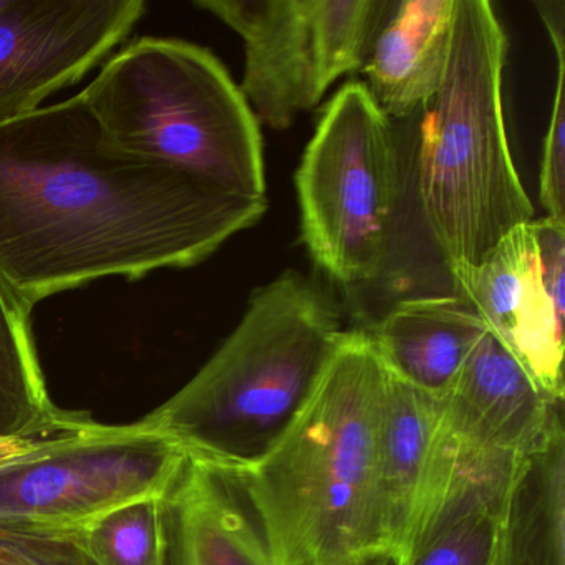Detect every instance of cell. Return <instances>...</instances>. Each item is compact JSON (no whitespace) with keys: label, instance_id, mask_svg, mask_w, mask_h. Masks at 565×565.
Segmentation results:
<instances>
[{"label":"cell","instance_id":"1","mask_svg":"<svg viewBox=\"0 0 565 565\" xmlns=\"http://www.w3.org/2000/svg\"><path fill=\"white\" fill-rule=\"evenodd\" d=\"M266 211L118 147L81 94L0 125V277L32 306L196 266Z\"/></svg>","mask_w":565,"mask_h":565},{"label":"cell","instance_id":"2","mask_svg":"<svg viewBox=\"0 0 565 565\" xmlns=\"http://www.w3.org/2000/svg\"><path fill=\"white\" fill-rule=\"evenodd\" d=\"M385 382L365 330H345L292 425L237 472L284 565H386L373 519Z\"/></svg>","mask_w":565,"mask_h":565},{"label":"cell","instance_id":"3","mask_svg":"<svg viewBox=\"0 0 565 565\" xmlns=\"http://www.w3.org/2000/svg\"><path fill=\"white\" fill-rule=\"evenodd\" d=\"M343 333L335 300L287 270L254 290L217 352L143 419L174 439L188 459L249 471L292 425Z\"/></svg>","mask_w":565,"mask_h":565},{"label":"cell","instance_id":"4","mask_svg":"<svg viewBox=\"0 0 565 565\" xmlns=\"http://www.w3.org/2000/svg\"><path fill=\"white\" fill-rule=\"evenodd\" d=\"M504 29L488 0H456L451 54L423 108L416 194L446 273L475 266L505 234L534 220L502 108Z\"/></svg>","mask_w":565,"mask_h":565},{"label":"cell","instance_id":"5","mask_svg":"<svg viewBox=\"0 0 565 565\" xmlns=\"http://www.w3.org/2000/svg\"><path fill=\"white\" fill-rule=\"evenodd\" d=\"M81 95L124 150L227 193L267 200L259 124L207 49L180 39H137Z\"/></svg>","mask_w":565,"mask_h":565},{"label":"cell","instance_id":"6","mask_svg":"<svg viewBox=\"0 0 565 565\" xmlns=\"http://www.w3.org/2000/svg\"><path fill=\"white\" fill-rule=\"evenodd\" d=\"M399 163L395 124L365 85H343L296 173L302 243L339 286H365L385 267L402 194Z\"/></svg>","mask_w":565,"mask_h":565},{"label":"cell","instance_id":"7","mask_svg":"<svg viewBox=\"0 0 565 565\" xmlns=\"http://www.w3.org/2000/svg\"><path fill=\"white\" fill-rule=\"evenodd\" d=\"M561 415L564 402L547 395L486 330L438 398L431 465L409 551L451 502L471 494L502 501L522 459Z\"/></svg>","mask_w":565,"mask_h":565},{"label":"cell","instance_id":"8","mask_svg":"<svg viewBox=\"0 0 565 565\" xmlns=\"http://www.w3.org/2000/svg\"><path fill=\"white\" fill-rule=\"evenodd\" d=\"M393 0H198L244 42L243 84L257 124L292 127L365 64Z\"/></svg>","mask_w":565,"mask_h":565},{"label":"cell","instance_id":"9","mask_svg":"<svg viewBox=\"0 0 565 565\" xmlns=\"http://www.w3.org/2000/svg\"><path fill=\"white\" fill-rule=\"evenodd\" d=\"M186 462L183 448L143 418L104 425L61 455L0 475V529L77 541L127 505L170 498Z\"/></svg>","mask_w":565,"mask_h":565},{"label":"cell","instance_id":"10","mask_svg":"<svg viewBox=\"0 0 565 565\" xmlns=\"http://www.w3.org/2000/svg\"><path fill=\"white\" fill-rule=\"evenodd\" d=\"M451 294L552 398L564 402L565 223L541 217L505 234L475 266L449 269Z\"/></svg>","mask_w":565,"mask_h":565},{"label":"cell","instance_id":"11","mask_svg":"<svg viewBox=\"0 0 565 565\" xmlns=\"http://www.w3.org/2000/svg\"><path fill=\"white\" fill-rule=\"evenodd\" d=\"M145 11L143 0H11L0 15V125L78 84Z\"/></svg>","mask_w":565,"mask_h":565},{"label":"cell","instance_id":"12","mask_svg":"<svg viewBox=\"0 0 565 565\" xmlns=\"http://www.w3.org/2000/svg\"><path fill=\"white\" fill-rule=\"evenodd\" d=\"M438 423V398L386 369L373 469V519L386 565L405 561L422 512Z\"/></svg>","mask_w":565,"mask_h":565},{"label":"cell","instance_id":"13","mask_svg":"<svg viewBox=\"0 0 565 565\" xmlns=\"http://www.w3.org/2000/svg\"><path fill=\"white\" fill-rule=\"evenodd\" d=\"M168 508L171 565H284L237 472L188 459Z\"/></svg>","mask_w":565,"mask_h":565},{"label":"cell","instance_id":"14","mask_svg":"<svg viewBox=\"0 0 565 565\" xmlns=\"http://www.w3.org/2000/svg\"><path fill=\"white\" fill-rule=\"evenodd\" d=\"M456 0H393L362 71L393 124L415 118L438 94L451 54Z\"/></svg>","mask_w":565,"mask_h":565},{"label":"cell","instance_id":"15","mask_svg":"<svg viewBox=\"0 0 565 565\" xmlns=\"http://www.w3.org/2000/svg\"><path fill=\"white\" fill-rule=\"evenodd\" d=\"M363 330L393 375L441 398L488 329L462 297L448 292L399 300Z\"/></svg>","mask_w":565,"mask_h":565},{"label":"cell","instance_id":"16","mask_svg":"<svg viewBox=\"0 0 565 565\" xmlns=\"http://www.w3.org/2000/svg\"><path fill=\"white\" fill-rule=\"evenodd\" d=\"M491 565H565L564 415L509 482Z\"/></svg>","mask_w":565,"mask_h":565},{"label":"cell","instance_id":"17","mask_svg":"<svg viewBox=\"0 0 565 565\" xmlns=\"http://www.w3.org/2000/svg\"><path fill=\"white\" fill-rule=\"evenodd\" d=\"M32 306L0 277V436L58 438L97 425L49 395L32 333Z\"/></svg>","mask_w":565,"mask_h":565},{"label":"cell","instance_id":"18","mask_svg":"<svg viewBox=\"0 0 565 565\" xmlns=\"http://www.w3.org/2000/svg\"><path fill=\"white\" fill-rule=\"evenodd\" d=\"M74 542L95 565H171L168 498L127 505Z\"/></svg>","mask_w":565,"mask_h":565},{"label":"cell","instance_id":"19","mask_svg":"<svg viewBox=\"0 0 565 565\" xmlns=\"http://www.w3.org/2000/svg\"><path fill=\"white\" fill-rule=\"evenodd\" d=\"M499 509L486 499L449 505L399 565H491Z\"/></svg>","mask_w":565,"mask_h":565},{"label":"cell","instance_id":"20","mask_svg":"<svg viewBox=\"0 0 565 565\" xmlns=\"http://www.w3.org/2000/svg\"><path fill=\"white\" fill-rule=\"evenodd\" d=\"M557 58V82L541 164V198L547 217L565 223V54Z\"/></svg>","mask_w":565,"mask_h":565},{"label":"cell","instance_id":"21","mask_svg":"<svg viewBox=\"0 0 565 565\" xmlns=\"http://www.w3.org/2000/svg\"><path fill=\"white\" fill-rule=\"evenodd\" d=\"M0 565H95L72 541L35 537L0 529Z\"/></svg>","mask_w":565,"mask_h":565},{"label":"cell","instance_id":"22","mask_svg":"<svg viewBox=\"0 0 565 565\" xmlns=\"http://www.w3.org/2000/svg\"><path fill=\"white\" fill-rule=\"evenodd\" d=\"M104 428L102 423L77 435L58 436V438H14V436H0V475L34 465L42 459L61 455L74 446L81 445L85 439L92 438Z\"/></svg>","mask_w":565,"mask_h":565},{"label":"cell","instance_id":"23","mask_svg":"<svg viewBox=\"0 0 565 565\" xmlns=\"http://www.w3.org/2000/svg\"><path fill=\"white\" fill-rule=\"evenodd\" d=\"M545 29L551 35L552 45L555 54L565 52V2L564 0H541L534 2Z\"/></svg>","mask_w":565,"mask_h":565},{"label":"cell","instance_id":"24","mask_svg":"<svg viewBox=\"0 0 565 565\" xmlns=\"http://www.w3.org/2000/svg\"><path fill=\"white\" fill-rule=\"evenodd\" d=\"M9 4H11V0H0V15L8 9Z\"/></svg>","mask_w":565,"mask_h":565}]
</instances>
